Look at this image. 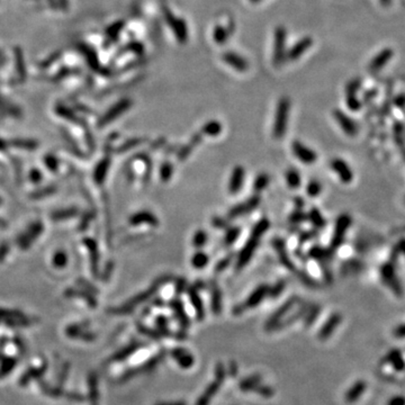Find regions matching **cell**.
Segmentation results:
<instances>
[{"instance_id":"obj_1","label":"cell","mask_w":405,"mask_h":405,"mask_svg":"<svg viewBox=\"0 0 405 405\" xmlns=\"http://www.w3.org/2000/svg\"><path fill=\"white\" fill-rule=\"evenodd\" d=\"M270 228V221L267 218H263L258 221L256 224L253 225L252 230H251L250 235L246 241V244L242 247V249L240 250L239 254H237V259L235 264V269L237 271L242 270L244 267H247L249 263L252 259V257L256 253V250L259 247L260 240L263 239L265 233L268 231V229Z\"/></svg>"},{"instance_id":"obj_2","label":"cell","mask_w":405,"mask_h":405,"mask_svg":"<svg viewBox=\"0 0 405 405\" xmlns=\"http://www.w3.org/2000/svg\"><path fill=\"white\" fill-rule=\"evenodd\" d=\"M291 107L292 103L288 97L284 96L278 100L277 106H276L274 125H272V138L275 140H281L286 134Z\"/></svg>"},{"instance_id":"obj_3","label":"cell","mask_w":405,"mask_h":405,"mask_svg":"<svg viewBox=\"0 0 405 405\" xmlns=\"http://www.w3.org/2000/svg\"><path fill=\"white\" fill-rule=\"evenodd\" d=\"M226 371L224 365L222 362H218V365L215 366V378L212 383L208 384V386L204 389V392L201 394V396L198 397L196 401V404L195 405H209L212 402V400L214 399V396L219 392L221 389V386L223 383L225 382L226 378Z\"/></svg>"},{"instance_id":"obj_4","label":"cell","mask_w":405,"mask_h":405,"mask_svg":"<svg viewBox=\"0 0 405 405\" xmlns=\"http://www.w3.org/2000/svg\"><path fill=\"white\" fill-rule=\"evenodd\" d=\"M268 294H269V286L267 284H261L257 286V287L253 289V292L250 293L246 301L241 304H237V305L233 307V315L239 316L242 313L247 312V311L256 309L258 305H260V304L268 297Z\"/></svg>"},{"instance_id":"obj_5","label":"cell","mask_w":405,"mask_h":405,"mask_svg":"<svg viewBox=\"0 0 405 405\" xmlns=\"http://www.w3.org/2000/svg\"><path fill=\"white\" fill-rule=\"evenodd\" d=\"M163 17H165V20L167 25L169 26V29L172 31V33L176 37V40L179 42V43L184 44L188 41V26L187 23L181 18V17H178L174 15V14L171 12L168 7H163L162 8Z\"/></svg>"},{"instance_id":"obj_6","label":"cell","mask_w":405,"mask_h":405,"mask_svg":"<svg viewBox=\"0 0 405 405\" xmlns=\"http://www.w3.org/2000/svg\"><path fill=\"white\" fill-rule=\"evenodd\" d=\"M299 302H301L299 296L294 295L292 296L291 298H288L287 301L282 303L281 305L267 319L266 323H265V330L268 331V332H274L275 327L278 326L279 322H281V321L285 319V316L293 310V307L297 305Z\"/></svg>"},{"instance_id":"obj_7","label":"cell","mask_w":405,"mask_h":405,"mask_svg":"<svg viewBox=\"0 0 405 405\" xmlns=\"http://www.w3.org/2000/svg\"><path fill=\"white\" fill-rule=\"evenodd\" d=\"M286 38L287 31L284 26H277L274 33V52H272V63L275 67H280L286 58Z\"/></svg>"},{"instance_id":"obj_8","label":"cell","mask_w":405,"mask_h":405,"mask_svg":"<svg viewBox=\"0 0 405 405\" xmlns=\"http://www.w3.org/2000/svg\"><path fill=\"white\" fill-rule=\"evenodd\" d=\"M352 218L348 214H341L336 221L334 231L330 241V249L334 251L340 248L344 242L345 234H347L349 228L351 226Z\"/></svg>"},{"instance_id":"obj_9","label":"cell","mask_w":405,"mask_h":405,"mask_svg":"<svg viewBox=\"0 0 405 405\" xmlns=\"http://www.w3.org/2000/svg\"><path fill=\"white\" fill-rule=\"evenodd\" d=\"M260 202L261 200H260L259 195L254 194L252 195V196H250L249 198H248L247 201L241 202H239V204L233 206V207L228 212V216H226V218H228L229 221H231V219L239 218H241V216L249 214V213L253 212L254 209L259 206Z\"/></svg>"},{"instance_id":"obj_10","label":"cell","mask_w":405,"mask_h":405,"mask_svg":"<svg viewBox=\"0 0 405 405\" xmlns=\"http://www.w3.org/2000/svg\"><path fill=\"white\" fill-rule=\"evenodd\" d=\"M380 276H382V280L389 288L392 291L395 295L402 296L403 295V288L401 284L399 277H397L395 267L392 264H385L380 269Z\"/></svg>"},{"instance_id":"obj_11","label":"cell","mask_w":405,"mask_h":405,"mask_svg":"<svg viewBox=\"0 0 405 405\" xmlns=\"http://www.w3.org/2000/svg\"><path fill=\"white\" fill-rule=\"evenodd\" d=\"M292 152L303 165L311 166L317 161V153L301 141H294L292 143Z\"/></svg>"},{"instance_id":"obj_12","label":"cell","mask_w":405,"mask_h":405,"mask_svg":"<svg viewBox=\"0 0 405 405\" xmlns=\"http://www.w3.org/2000/svg\"><path fill=\"white\" fill-rule=\"evenodd\" d=\"M169 306H170V310L172 311L174 319H176L177 322L179 323L181 329L183 330L189 329L191 326V321L189 319V316L187 315V312H186V310H185V305L183 301H181L178 296H176V297H173L169 302Z\"/></svg>"},{"instance_id":"obj_13","label":"cell","mask_w":405,"mask_h":405,"mask_svg":"<svg viewBox=\"0 0 405 405\" xmlns=\"http://www.w3.org/2000/svg\"><path fill=\"white\" fill-rule=\"evenodd\" d=\"M222 60L226 65L242 73L247 72L250 68L249 61L242 57V55L233 51H226L224 53H222Z\"/></svg>"},{"instance_id":"obj_14","label":"cell","mask_w":405,"mask_h":405,"mask_svg":"<svg viewBox=\"0 0 405 405\" xmlns=\"http://www.w3.org/2000/svg\"><path fill=\"white\" fill-rule=\"evenodd\" d=\"M332 115L339 126H340L341 130L343 131L345 134L350 136V138H354V136L357 135L358 126L352 118L349 117L347 114L343 113V111L340 109H334L332 111Z\"/></svg>"},{"instance_id":"obj_15","label":"cell","mask_w":405,"mask_h":405,"mask_svg":"<svg viewBox=\"0 0 405 405\" xmlns=\"http://www.w3.org/2000/svg\"><path fill=\"white\" fill-rule=\"evenodd\" d=\"M272 247H274L276 253H277V256H278V259L279 261H280V264L282 265V266H284L286 269H288L289 271L295 272L296 266H295V264L293 263V260L291 259V257H289V254L287 252V248H286L285 241L282 240L281 237H276V239L272 240Z\"/></svg>"},{"instance_id":"obj_16","label":"cell","mask_w":405,"mask_h":405,"mask_svg":"<svg viewBox=\"0 0 405 405\" xmlns=\"http://www.w3.org/2000/svg\"><path fill=\"white\" fill-rule=\"evenodd\" d=\"M207 288L211 295V310L215 316H218L222 313L223 310V297H222V291L218 281L214 279H211L207 282Z\"/></svg>"},{"instance_id":"obj_17","label":"cell","mask_w":405,"mask_h":405,"mask_svg":"<svg viewBox=\"0 0 405 405\" xmlns=\"http://www.w3.org/2000/svg\"><path fill=\"white\" fill-rule=\"evenodd\" d=\"M360 80L352 79L345 86V103H347L349 109L352 111H357L361 108V103L357 99V96H356V93L360 88Z\"/></svg>"},{"instance_id":"obj_18","label":"cell","mask_w":405,"mask_h":405,"mask_svg":"<svg viewBox=\"0 0 405 405\" xmlns=\"http://www.w3.org/2000/svg\"><path fill=\"white\" fill-rule=\"evenodd\" d=\"M187 296L188 299L193 306L195 316H196L197 321H202L206 316V311L204 307V303H202V299L200 295V291L197 288H195L193 285H189L187 288Z\"/></svg>"},{"instance_id":"obj_19","label":"cell","mask_w":405,"mask_h":405,"mask_svg":"<svg viewBox=\"0 0 405 405\" xmlns=\"http://www.w3.org/2000/svg\"><path fill=\"white\" fill-rule=\"evenodd\" d=\"M330 167L334 173L339 177L341 183L343 184H350L354 180V172L352 169L348 166V163L340 158L333 159L330 162Z\"/></svg>"},{"instance_id":"obj_20","label":"cell","mask_w":405,"mask_h":405,"mask_svg":"<svg viewBox=\"0 0 405 405\" xmlns=\"http://www.w3.org/2000/svg\"><path fill=\"white\" fill-rule=\"evenodd\" d=\"M342 321V315L340 313H332L331 315L329 316V319L326 321V323L323 324L322 327H321V329L319 330V333H317V339L321 341H326L329 339L332 334L334 333V331L338 329V327L340 326Z\"/></svg>"},{"instance_id":"obj_21","label":"cell","mask_w":405,"mask_h":405,"mask_svg":"<svg viewBox=\"0 0 405 405\" xmlns=\"http://www.w3.org/2000/svg\"><path fill=\"white\" fill-rule=\"evenodd\" d=\"M170 355L173 360L176 361V364L183 369H189L193 367L195 364L194 355L191 354L189 350H187L186 348H173L172 350H171Z\"/></svg>"},{"instance_id":"obj_22","label":"cell","mask_w":405,"mask_h":405,"mask_svg":"<svg viewBox=\"0 0 405 405\" xmlns=\"http://www.w3.org/2000/svg\"><path fill=\"white\" fill-rule=\"evenodd\" d=\"M312 45H313V38L311 36H305L301 38V40H299L297 43H295L294 45H293L291 50L286 53L285 60L288 62L298 60V59L301 58L306 51L310 50Z\"/></svg>"},{"instance_id":"obj_23","label":"cell","mask_w":405,"mask_h":405,"mask_svg":"<svg viewBox=\"0 0 405 405\" xmlns=\"http://www.w3.org/2000/svg\"><path fill=\"white\" fill-rule=\"evenodd\" d=\"M244 181H246V169L242 166L234 167L229 179V193L231 195L239 194L241 189H242Z\"/></svg>"},{"instance_id":"obj_24","label":"cell","mask_w":405,"mask_h":405,"mask_svg":"<svg viewBox=\"0 0 405 405\" xmlns=\"http://www.w3.org/2000/svg\"><path fill=\"white\" fill-rule=\"evenodd\" d=\"M393 55H394V51L392 50V48H389V47L384 48V50L380 51L378 54H376L375 57L373 58V60L368 65V70L372 73L378 72L379 70H382L387 63H389V62L390 61V59L393 58Z\"/></svg>"},{"instance_id":"obj_25","label":"cell","mask_w":405,"mask_h":405,"mask_svg":"<svg viewBox=\"0 0 405 405\" xmlns=\"http://www.w3.org/2000/svg\"><path fill=\"white\" fill-rule=\"evenodd\" d=\"M131 106H132V101L128 98H124L121 101H118L117 104H115L114 106L110 108V110H108L107 113L105 114L103 120H101V124L109 123V122L116 120L120 115L125 113V111H126Z\"/></svg>"},{"instance_id":"obj_26","label":"cell","mask_w":405,"mask_h":405,"mask_svg":"<svg viewBox=\"0 0 405 405\" xmlns=\"http://www.w3.org/2000/svg\"><path fill=\"white\" fill-rule=\"evenodd\" d=\"M132 225H140V224H148L150 226H158L159 219L156 216L148 211L139 212L132 216L130 219Z\"/></svg>"},{"instance_id":"obj_27","label":"cell","mask_w":405,"mask_h":405,"mask_svg":"<svg viewBox=\"0 0 405 405\" xmlns=\"http://www.w3.org/2000/svg\"><path fill=\"white\" fill-rule=\"evenodd\" d=\"M366 387H367V384H366V382H364V380H358V382H356L354 385H352L350 389L347 390V393H345V395H344L345 402L350 403V404L357 402V401L362 396V394L365 393Z\"/></svg>"},{"instance_id":"obj_28","label":"cell","mask_w":405,"mask_h":405,"mask_svg":"<svg viewBox=\"0 0 405 405\" xmlns=\"http://www.w3.org/2000/svg\"><path fill=\"white\" fill-rule=\"evenodd\" d=\"M202 135L201 132H200V133L194 134V136L190 140V142L188 143V144L184 145L183 148L179 149V151L177 152V159L180 160V161H184V160H186L188 156H190V153L193 152L195 146H197L202 142Z\"/></svg>"},{"instance_id":"obj_29","label":"cell","mask_w":405,"mask_h":405,"mask_svg":"<svg viewBox=\"0 0 405 405\" xmlns=\"http://www.w3.org/2000/svg\"><path fill=\"white\" fill-rule=\"evenodd\" d=\"M261 383H263V376L259 374H253V375H249L240 380L239 389L242 392H252Z\"/></svg>"},{"instance_id":"obj_30","label":"cell","mask_w":405,"mask_h":405,"mask_svg":"<svg viewBox=\"0 0 405 405\" xmlns=\"http://www.w3.org/2000/svg\"><path fill=\"white\" fill-rule=\"evenodd\" d=\"M285 180L291 189H298L302 185V177L297 169L289 168L285 172Z\"/></svg>"},{"instance_id":"obj_31","label":"cell","mask_w":405,"mask_h":405,"mask_svg":"<svg viewBox=\"0 0 405 405\" xmlns=\"http://www.w3.org/2000/svg\"><path fill=\"white\" fill-rule=\"evenodd\" d=\"M222 131H223L222 124L219 123L218 121L212 120V121H208L207 123H205L204 125H202L201 133H202V135L211 136V138H216V136H218L219 134L222 133Z\"/></svg>"},{"instance_id":"obj_32","label":"cell","mask_w":405,"mask_h":405,"mask_svg":"<svg viewBox=\"0 0 405 405\" xmlns=\"http://www.w3.org/2000/svg\"><path fill=\"white\" fill-rule=\"evenodd\" d=\"M320 313H321L320 305H317V304H310L309 310H307L305 316L303 317L304 327H305L306 329H309V327H312L314 322L319 319Z\"/></svg>"},{"instance_id":"obj_33","label":"cell","mask_w":405,"mask_h":405,"mask_svg":"<svg viewBox=\"0 0 405 405\" xmlns=\"http://www.w3.org/2000/svg\"><path fill=\"white\" fill-rule=\"evenodd\" d=\"M232 34V31L229 29V27H224L222 25H215L214 30H213V40H214L215 43L218 45H223L226 43L229 40L230 35Z\"/></svg>"},{"instance_id":"obj_34","label":"cell","mask_w":405,"mask_h":405,"mask_svg":"<svg viewBox=\"0 0 405 405\" xmlns=\"http://www.w3.org/2000/svg\"><path fill=\"white\" fill-rule=\"evenodd\" d=\"M209 263V256L204 251L197 250L193 256H191L190 264L195 269H204V268L207 266Z\"/></svg>"},{"instance_id":"obj_35","label":"cell","mask_w":405,"mask_h":405,"mask_svg":"<svg viewBox=\"0 0 405 405\" xmlns=\"http://www.w3.org/2000/svg\"><path fill=\"white\" fill-rule=\"evenodd\" d=\"M307 219L312 223V225L315 228V230H321L326 228L327 221L326 218H323V215L321 214V212L317 208H312L307 214Z\"/></svg>"},{"instance_id":"obj_36","label":"cell","mask_w":405,"mask_h":405,"mask_svg":"<svg viewBox=\"0 0 405 405\" xmlns=\"http://www.w3.org/2000/svg\"><path fill=\"white\" fill-rule=\"evenodd\" d=\"M241 230L240 226H230V228H226L224 239H223V243H224L225 247H231L234 244L237 239H239L241 235Z\"/></svg>"},{"instance_id":"obj_37","label":"cell","mask_w":405,"mask_h":405,"mask_svg":"<svg viewBox=\"0 0 405 405\" xmlns=\"http://www.w3.org/2000/svg\"><path fill=\"white\" fill-rule=\"evenodd\" d=\"M80 51L82 52L83 55H85L87 62H88V64L92 67L95 71H100V65H99V62H98V59L96 57V53L93 52L92 48L86 47V45H80L79 47Z\"/></svg>"},{"instance_id":"obj_38","label":"cell","mask_w":405,"mask_h":405,"mask_svg":"<svg viewBox=\"0 0 405 405\" xmlns=\"http://www.w3.org/2000/svg\"><path fill=\"white\" fill-rule=\"evenodd\" d=\"M269 183H270L269 174L266 173V172H261V173L258 174V176L256 177V179H254V183H253L254 194L259 195L261 191H264L268 186H269Z\"/></svg>"},{"instance_id":"obj_39","label":"cell","mask_w":405,"mask_h":405,"mask_svg":"<svg viewBox=\"0 0 405 405\" xmlns=\"http://www.w3.org/2000/svg\"><path fill=\"white\" fill-rule=\"evenodd\" d=\"M207 241H208L207 233H206V231H204V230H202V229L197 230V231L194 233L193 239H191V242H193L194 248L197 250H202V248L206 246Z\"/></svg>"},{"instance_id":"obj_40","label":"cell","mask_w":405,"mask_h":405,"mask_svg":"<svg viewBox=\"0 0 405 405\" xmlns=\"http://www.w3.org/2000/svg\"><path fill=\"white\" fill-rule=\"evenodd\" d=\"M15 62H16L17 75L19 76L20 80H24L26 78V70H25V64H24V57H23L22 50L18 47L15 48Z\"/></svg>"},{"instance_id":"obj_41","label":"cell","mask_w":405,"mask_h":405,"mask_svg":"<svg viewBox=\"0 0 405 405\" xmlns=\"http://www.w3.org/2000/svg\"><path fill=\"white\" fill-rule=\"evenodd\" d=\"M173 165L169 161H165L162 162V165L160 166V170H159V174H160V179L163 183H168L170 181L171 178L173 176Z\"/></svg>"},{"instance_id":"obj_42","label":"cell","mask_w":405,"mask_h":405,"mask_svg":"<svg viewBox=\"0 0 405 405\" xmlns=\"http://www.w3.org/2000/svg\"><path fill=\"white\" fill-rule=\"evenodd\" d=\"M322 193V184L317 180H311L306 186V194L310 197L315 198Z\"/></svg>"},{"instance_id":"obj_43","label":"cell","mask_w":405,"mask_h":405,"mask_svg":"<svg viewBox=\"0 0 405 405\" xmlns=\"http://www.w3.org/2000/svg\"><path fill=\"white\" fill-rule=\"evenodd\" d=\"M252 392L258 394V395H260L261 397H265V399H271V397L275 395V389H272L271 386H268L264 383L259 384V385H258L256 389L252 390Z\"/></svg>"},{"instance_id":"obj_44","label":"cell","mask_w":405,"mask_h":405,"mask_svg":"<svg viewBox=\"0 0 405 405\" xmlns=\"http://www.w3.org/2000/svg\"><path fill=\"white\" fill-rule=\"evenodd\" d=\"M123 27H124V22L123 20H121V22H116L115 24H113V25L107 30V38L109 40V42H114L117 40L118 35H120L121 31L123 30Z\"/></svg>"},{"instance_id":"obj_45","label":"cell","mask_w":405,"mask_h":405,"mask_svg":"<svg viewBox=\"0 0 405 405\" xmlns=\"http://www.w3.org/2000/svg\"><path fill=\"white\" fill-rule=\"evenodd\" d=\"M285 288H286V281L280 279V280H278L275 285L269 286V294H268V296H269V297L272 299H276L282 294V292L285 291Z\"/></svg>"},{"instance_id":"obj_46","label":"cell","mask_w":405,"mask_h":405,"mask_svg":"<svg viewBox=\"0 0 405 405\" xmlns=\"http://www.w3.org/2000/svg\"><path fill=\"white\" fill-rule=\"evenodd\" d=\"M233 258H234L233 254H229V256H225L224 258H222L221 260L218 261V264H216L214 267L215 274H221V272L224 271L226 268L231 265V263L233 261Z\"/></svg>"},{"instance_id":"obj_47","label":"cell","mask_w":405,"mask_h":405,"mask_svg":"<svg viewBox=\"0 0 405 405\" xmlns=\"http://www.w3.org/2000/svg\"><path fill=\"white\" fill-rule=\"evenodd\" d=\"M307 219V214L303 212V209H295L294 212L292 213L291 216H289V222L292 223V224H299V223H302Z\"/></svg>"},{"instance_id":"obj_48","label":"cell","mask_w":405,"mask_h":405,"mask_svg":"<svg viewBox=\"0 0 405 405\" xmlns=\"http://www.w3.org/2000/svg\"><path fill=\"white\" fill-rule=\"evenodd\" d=\"M188 286L189 285H188L186 278H177L176 282H174V294H176V296H179L184 294V293H186Z\"/></svg>"},{"instance_id":"obj_49","label":"cell","mask_w":405,"mask_h":405,"mask_svg":"<svg viewBox=\"0 0 405 405\" xmlns=\"http://www.w3.org/2000/svg\"><path fill=\"white\" fill-rule=\"evenodd\" d=\"M295 272H296V275H298L299 279H301V281L304 285L309 286V287L311 288H314L317 286V282L315 281V279H313L309 274H306V272H304V271H299L298 269H296Z\"/></svg>"},{"instance_id":"obj_50","label":"cell","mask_w":405,"mask_h":405,"mask_svg":"<svg viewBox=\"0 0 405 405\" xmlns=\"http://www.w3.org/2000/svg\"><path fill=\"white\" fill-rule=\"evenodd\" d=\"M229 219L228 218H221V216H214V218H212V225L213 228L215 229H226L229 228Z\"/></svg>"},{"instance_id":"obj_51","label":"cell","mask_w":405,"mask_h":405,"mask_svg":"<svg viewBox=\"0 0 405 405\" xmlns=\"http://www.w3.org/2000/svg\"><path fill=\"white\" fill-rule=\"evenodd\" d=\"M400 358H402V355H401L400 350H392L389 354L386 355V357L384 358V362H389V364H394V362L399 360Z\"/></svg>"},{"instance_id":"obj_52","label":"cell","mask_w":405,"mask_h":405,"mask_svg":"<svg viewBox=\"0 0 405 405\" xmlns=\"http://www.w3.org/2000/svg\"><path fill=\"white\" fill-rule=\"evenodd\" d=\"M316 235V231H307V232H303L302 234H299V243L303 244L307 242V241L312 240L314 236Z\"/></svg>"},{"instance_id":"obj_53","label":"cell","mask_w":405,"mask_h":405,"mask_svg":"<svg viewBox=\"0 0 405 405\" xmlns=\"http://www.w3.org/2000/svg\"><path fill=\"white\" fill-rule=\"evenodd\" d=\"M393 334L396 338H405V324H401V326L395 327V330L393 331Z\"/></svg>"},{"instance_id":"obj_54","label":"cell","mask_w":405,"mask_h":405,"mask_svg":"<svg viewBox=\"0 0 405 405\" xmlns=\"http://www.w3.org/2000/svg\"><path fill=\"white\" fill-rule=\"evenodd\" d=\"M387 405H405V397L403 396L393 397Z\"/></svg>"},{"instance_id":"obj_55","label":"cell","mask_w":405,"mask_h":405,"mask_svg":"<svg viewBox=\"0 0 405 405\" xmlns=\"http://www.w3.org/2000/svg\"><path fill=\"white\" fill-rule=\"evenodd\" d=\"M394 104H395L396 106L400 107V108L405 107V95H404V93H402V95L397 96L396 98H395V100H394Z\"/></svg>"},{"instance_id":"obj_56","label":"cell","mask_w":405,"mask_h":405,"mask_svg":"<svg viewBox=\"0 0 405 405\" xmlns=\"http://www.w3.org/2000/svg\"><path fill=\"white\" fill-rule=\"evenodd\" d=\"M156 405H187L185 401H166V402H159Z\"/></svg>"},{"instance_id":"obj_57","label":"cell","mask_w":405,"mask_h":405,"mask_svg":"<svg viewBox=\"0 0 405 405\" xmlns=\"http://www.w3.org/2000/svg\"><path fill=\"white\" fill-rule=\"evenodd\" d=\"M237 365H236V362H234V361H231L230 362V368H229V373H230V375L231 376H236V374H237Z\"/></svg>"},{"instance_id":"obj_58","label":"cell","mask_w":405,"mask_h":405,"mask_svg":"<svg viewBox=\"0 0 405 405\" xmlns=\"http://www.w3.org/2000/svg\"><path fill=\"white\" fill-rule=\"evenodd\" d=\"M295 205H296V209H303L304 207V201L302 197H296L295 198Z\"/></svg>"},{"instance_id":"obj_59","label":"cell","mask_w":405,"mask_h":405,"mask_svg":"<svg viewBox=\"0 0 405 405\" xmlns=\"http://www.w3.org/2000/svg\"><path fill=\"white\" fill-rule=\"evenodd\" d=\"M397 248H399V250L402 252L403 254H405V240H401L399 243H397Z\"/></svg>"},{"instance_id":"obj_60","label":"cell","mask_w":405,"mask_h":405,"mask_svg":"<svg viewBox=\"0 0 405 405\" xmlns=\"http://www.w3.org/2000/svg\"><path fill=\"white\" fill-rule=\"evenodd\" d=\"M380 2H382L383 6H389L392 0H380Z\"/></svg>"},{"instance_id":"obj_61","label":"cell","mask_w":405,"mask_h":405,"mask_svg":"<svg viewBox=\"0 0 405 405\" xmlns=\"http://www.w3.org/2000/svg\"><path fill=\"white\" fill-rule=\"evenodd\" d=\"M3 61H5V58H3V54L0 52V63H2Z\"/></svg>"},{"instance_id":"obj_62","label":"cell","mask_w":405,"mask_h":405,"mask_svg":"<svg viewBox=\"0 0 405 405\" xmlns=\"http://www.w3.org/2000/svg\"><path fill=\"white\" fill-rule=\"evenodd\" d=\"M249 1H250L251 3H259V2L263 1V0H249Z\"/></svg>"}]
</instances>
